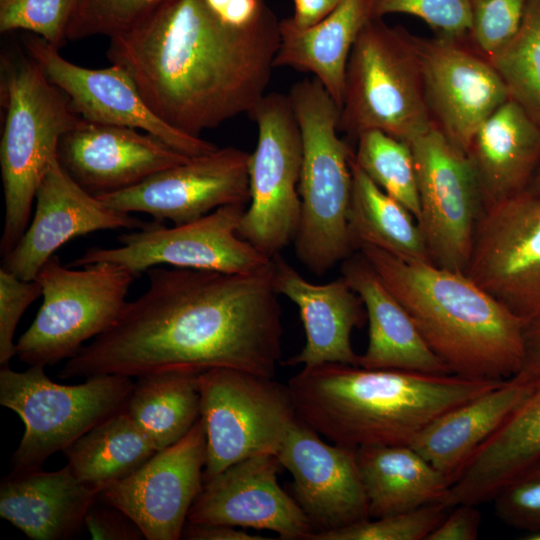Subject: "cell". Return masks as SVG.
<instances>
[{"mask_svg":"<svg viewBox=\"0 0 540 540\" xmlns=\"http://www.w3.org/2000/svg\"><path fill=\"white\" fill-rule=\"evenodd\" d=\"M149 286L68 359L62 379L232 368L274 377L282 321L272 258L250 273L152 267Z\"/></svg>","mask_w":540,"mask_h":540,"instance_id":"1","label":"cell"},{"mask_svg":"<svg viewBox=\"0 0 540 540\" xmlns=\"http://www.w3.org/2000/svg\"><path fill=\"white\" fill-rule=\"evenodd\" d=\"M280 39L272 11L239 28L205 0H162L110 37L107 57L128 73L157 117L200 137L249 115L266 95Z\"/></svg>","mask_w":540,"mask_h":540,"instance_id":"2","label":"cell"},{"mask_svg":"<svg viewBox=\"0 0 540 540\" xmlns=\"http://www.w3.org/2000/svg\"><path fill=\"white\" fill-rule=\"evenodd\" d=\"M503 382L325 363L303 367L287 385L303 423L357 449L411 445L435 418Z\"/></svg>","mask_w":540,"mask_h":540,"instance_id":"3","label":"cell"},{"mask_svg":"<svg viewBox=\"0 0 540 540\" xmlns=\"http://www.w3.org/2000/svg\"><path fill=\"white\" fill-rule=\"evenodd\" d=\"M358 251L452 374L505 381L518 373L525 323L466 273L369 245Z\"/></svg>","mask_w":540,"mask_h":540,"instance_id":"4","label":"cell"},{"mask_svg":"<svg viewBox=\"0 0 540 540\" xmlns=\"http://www.w3.org/2000/svg\"><path fill=\"white\" fill-rule=\"evenodd\" d=\"M0 96L5 112L0 142L4 257L28 227L37 188L57 157L60 138L82 118L25 50L2 54Z\"/></svg>","mask_w":540,"mask_h":540,"instance_id":"5","label":"cell"},{"mask_svg":"<svg viewBox=\"0 0 540 540\" xmlns=\"http://www.w3.org/2000/svg\"><path fill=\"white\" fill-rule=\"evenodd\" d=\"M288 96L302 138L294 249L311 273L322 276L355 252L348 229L353 151L338 134L340 107L320 81L296 82Z\"/></svg>","mask_w":540,"mask_h":540,"instance_id":"6","label":"cell"},{"mask_svg":"<svg viewBox=\"0 0 540 540\" xmlns=\"http://www.w3.org/2000/svg\"><path fill=\"white\" fill-rule=\"evenodd\" d=\"M432 126L414 35L371 18L349 56L339 132L376 129L410 143Z\"/></svg>","mask_w":540,"mask_h":540,"instance_id":"7","label":"cell"},{"mask_svg":"<svg viewBox=\"0 0 540 540\" xmlns=\"http://www.w3.org/2000/svg\"><path fill=\"white\" fill-rule=\"evenodd\" d=\"M44 369L0 370V404L18 414L25 426L12 456L14 473L42 470L50 456L125 410L134 387L131 377L112 374L63 385L52 381Z\"/></svg>","mask_w":540,"mask_h":540,"instance_id":"8","label":"cell"},{"mask_svg":"<svg viewBox=\"0 0 540 540\" xmlns=\"http://www.w3.org/2000/svg\"><path fill=\"white\" fill-rule=\"evenodd\" d=\"M137 277L109 262L73 270L53 255L37 273L43 302L16 343L18 360L46 367L75 356L85 341L115 322Z\"/></svg>","mask_w":540,"mask_h":540,"instance_id":"9","label":"cell"},{"mask_svg":"<svg viewBox=\"0 0 540 540\" xmlns=\"http://www.w3.org/2000/svg\"><path fill=\"white\" fill-rule=\"evenodd\" d=\"M198 383L207 443L203 483L243 459L276 454L298 419L288 385L273 377L214 368Z\"/></svg>","mask_w":540,"mask_h":540,"instance_id":"10","label":"cell"},{"mask_svg":"<svg viewBox=\"0 0 540 540\" xmlns=\"http://www.w3.org/2000/svg\"><path fill=\"white\" fill-rule=\"evenodd\" d=\"M248 116L258 138L249 162L250 201L238 234L272 258L293 242L299 226L302 138L288 95L266 94Z\"/></svg>","mask_w":540,"mask_h":540,"instance_id":"11","label":"cell"},{"mask_svg":"<svg viewBox=\"0 0 540 540\" xmlns=\"http://www.w3.org/2000/svg\"><path fill=\"white\" fill-rule=\"evenodd\" d=\"M246 205L217 208L192 222L165 227L154 221L145 228L118 237L115 248H90L68 267L109 262L136 276L148 269L172 267L250 273L264 268L271 258L241 238L238 229Z\"/></svg>","mask_w":540,"mask_h":540,"instance_id":"12","label":"cell"},{"mask_svg":"<svg viewBox=\"0 0 540 540\" xmlns=\"http://www.w3.org/2000/svg\"><path fill=\"white\" fill-rule=\"evenodd\" d=\"M409 144L420 200L417 223L430 261L466 273L476 226L484 210L471 161L434 125Z\"/></svg>","mask_w":540,"mask_h":540,"instance_id":"13","label":"cell"},{"mask_svg":"<svg viewBox=\"0 0 540 540\" xmlns=\"http://www.w3.org/2000/svg\"><path fill=\"white\" fill-rule=\"evenodd\" d=\"M466 274L525 325L540 317V196L482 211Z\"/></svg>","mask_w":540,"mask_h":540,"instance_id":"14","label":"cell"},{"mask_svg":"<svg viewBox=\"0 0 540 540\" xmlns=\"http://www.w3.org/2000/svg\"><path fill=\"white\" fill-rule=\"evenodd\" d=\"M250 155L233 146L217 148L97 198L123 212L149 214L157 222H192L219 207L249 203Z\"/></svg>","mask_w":540,"mask_h":540,"instance_id":"15","label":"cell"},{"mask_svg":"<svg viewBox=\"0 0 540 540\" xmlns=\"http://www.w3.org/2000/svg\"><path fill=\"white\" fill-rule=\"evenodd\" d=\"M206 433L199 418L189 432L99 498L124 512L148 540H178L203 485Z\"/></svg>","mask_w":540,"mask_h":540,"instance_id":"16","label":"cell"},{"mask_svg":"<svg viewBox=\"0 0 540 540\" xmlns=\"http://www.w3.org/2000/svg\"><path fill=\"white\" fill-rule=\"evenodd\" d=\"M414 41L433 125L467 152L482 123L510 99L507 87L470 39Z\"/></svg>","mask_w":540,"mask_h":540,"instance_id":"17","label":"cell"},{"mask_svg":"<svg viewBox=\"0 0 540 540\" xmlns=\"http://www.w3.org/2000/svg\"><path fill=\"white\" fill-rule=\"evenodd\" d=\"M22 45L44 75L65 93L72 109L83 120L150 133L190 157L218 148L201 137L175 129L157 117L121 67L114 64L102 69L79 66L65 59L60 49L37 35L25 37Z\"/></svg>","mask_w":540,"mask_h":540,"instance_id":"18","label":"cell"},{"mask_svg":"<svg viewBox=\"0 0 540 540\" xmlns=\"http://www.w3.org/2000/svg\"><path fill=\"white\" fill-rule=\"evenodd\" d=\"M274 453H260L203 483L188 514L190 523L269 530L280 539H306L315 532L295 498L278 483Z\"/></svg>","mask_w":540,"mask_h":540,"instance_id":"19","label":"cell"},{"mask_svg":"<svg viewBox=\"0 0 540 540\" xmlns=\"http://www.w3.org/2000/svg\"><path fill=\"white\" fill-rule=\"evenodd\" d=\"M276 455L292 475L294 498L315 532L370 518L356 449L324 442L298 418Z\"/></svg>","mask_w":540,"mask_h":540,"instance_id":"20","label":"cell"},{"mask_svg":"<svg viewBox=\"0 0 540 540\" xmlns=\"http://www.w3.org/2000/svg\"><path fill=\"white\" fill-rule=\"evenodd\" d=\"M30 225L2 267L21 280H35L57 249L73 238L101 230H138L149 223L117 210L80 187L60 166L57 157L42 178Z\"/></svg>","mask_w":540,"mask_h":540,"instance_id":"21","label":"cell"},{"mask_svg":"<svg viewBox=\"0 0 540 540\" xmlns=\"http://www.w3.org/2000/svg\"><path fill=\"white\" fill-rule=\"evenodd\" d=\"M189 158L150 133L83 119L57 147L60 166L95 197L133 187Z\"/></svg>","mask_w":540,"mask_h":540,"instance_id":"22","label":"cell"},{"mask_svg":"<svg viewBox=\"0 0 540 540\" xmlns=\"http://www.w3.org/2000/svg\"><path fill=\"white\" fill-rule=\"evenodd\" d=\"M273 286L297 305L306 334L302 350L283 365L311 367L325 363L358 365L352 347L354 328L367 316L360 296L342 277L315 284L302 277L280 254L272 257Z\"/></svg>","mask_w":540,"mask_h":540,"instance_id":"23","label":"cell"},{"mask_svg":"<svg viewBox=\"0 0 540 540\" xmlns=\"http://www.w3.org/2000/svg\"><path fill=\"white\" fill-rule=\"evenodd\" d=\"M341 276L360 296L369 340L358 366L429 374H452L424 341L412 318L358 251L341 262Z\"/></svg>","mask_w":540,"mask_h":540,"instance_id":"24","label":"cell"},{"mask_svg":"<svg viewBox=\"0 0 540 540\" xmlns=\"http://www.w3.org/2000/svg\"><path fill=\"white\" fill-rule=\"evenodd\" d=\"M466 153L489 208L528 189L540 167V125L510 98L482 123Z\"/></svg>","mask_w":540,"mask_h":540,"instance_id":"25","label":"cell"},{"mask_svg":"<svg viewBox=\"0 0 540 540\" xmlns=\"http://www.w3.org/2000/svg\"><path fill=\"white\" fill-rule=\"evenodd\" d=\"M100 493L68 465L53 471L11 472L0 485V516L33 540L76 535Z\"/></svg>","mask_w":540,"mask_h":540,"instance_id":"26","label":"cell"},{"mask_svg":"<svg viewBox=\"0 0 540 540\" xmlns=\"http://www.w3.org/2000/svg\"><path fill=\"white\" fill-rule=\"evenodd\" d=\"M536 384L510 378L435 418L410 446L451 484L472 454L529 396Z\"/></svg>","mask_w":540,"mask_h":540,"instance_id":"27","label":"cell"},{"mask_svg":"<svg viewBox=\"0 0 540 540\" xmlns=\"http://www.w3.org/2000/svg\"><path fill=\"white\" fill-rule=\"evenodd\" d=\"M371 18L372 0H342L331 14L307 29L295 28L288 18L281 20L274 68L310 72L341 108L349 56Z\"/></svg>","mask_w":540,"mask_h":540,"instance_id":"28","label":"cell"},{"mask_svg":"<svg viewBox=\"0 0 540 540\" xmlns=\"http://www.w3.org/2000/svg\"><path fill=\"white\" fill-rule=\"evenodd\" d=\"M357 464L370 518L440 502L448 479L410 445H375L356 449Z\"/></svg>","mask_w":540,"mask_h":540,"instance_id":"29","label":"cell"},{"mask_svg":"<svg viewBox=\"0 0 540 540\" xmlns=\"http://www.w3.org/2000/svg\"><path fill=\"white\" fill-rule=\"evenodd\" d=\"M348 229L354 251L369 245L406 260L431 262L412 213L383 191L351 156Z\"/></svg>","mask_w":540,"mask_h":540,"instance_id":"30","label":"cell"},{"mask_svg":"<svg viewBox=\"0 0 540 540\" xmlns=\"http://www.w3.org/2000/svg\"><path fill=\"white\" fill-rule=\"evenodd\" d=\"M157 451L123 410L91 429L64 453L74 476L101 493L136 471Z\"/></svg>","mask_w":540,"mask_h":540,"instance_id":"31","label":"cell"},{"mask_svg":"<svg viewBox=\"0 0 540 540\" xmlns=\"http://www.w3.org/2000/svg\"><path fill=\"white\" fill-rule=\"evenodd\" d=\"M199 374L166 371L134 383L125 411L158 451L183 438L200 418Z\"/></svg>","mask_w":540,"mask_h":540,"instance_id":"32","label":"cell"},{"mask_svg":"<svg viewBox=\"0 0 540 540\" xmlns=\"http://www.w3.org/2000/svg\"><path fill=\"white\" fill-rule=\"evenodd\" d=\"M475 458L484 475L497 485H505L540 462V381L478 448Z\"/></svg>","mask_w":540,"mask_h":540,"instance_id":"33","label":"cell"},{"mask_svg":"<svg viewBox=\"0 0 540 540\" xmlns=\"http://www.w3.org/2000/svg\"><path fill=\"white\" fill-rule=\"evenodd\" d=\"M488 60L510 98L540 125V0H527L518 31Z\"/></svg>","mask_w":540,"mask_h":540,"instance_id":"34","label":"cell"},{"mask_svg":"<svg viewBox=\"0 0 540 540\" xmlns=\"http://www.w3.org/2000/svg\"><path fill=\"white\" fill-rule=\"evenodd\" d=\"M354 159L388 195L415 217L420 215L417 174L411 146L383 131L370 129L357 138Z\"/></svg>","mask_w":540,"mask_h":540,"instance_id":"35","label":"cell"},{"mask_svg":"<svg viewBox=\"0 0 540 540\" xmlns=\"http://www.w3.org/2000/svg\"><path fill=\"white\" fill-rule=\"evenodd\" d=\"M449 510L440 502L430 503L336 530L314 532L308 540H427Z\"/></svg>","mask_w":540,"mask_h":540,"instance_id":"36","label":"cell"},{"mask_svg":"<svg viewBox=\"0 0 540 540\" xmlns=\"http://www.w3.org/2000/svg\"><path fill=\"white\" fill-rule=\"evenodd\" d=\"M81 0H0V31H31L60 49Z\"/></svg>","mask_w":540,"mask_h":540,"instance_id":"37","label":"cell"},{"mask_svg":"<svg viewBox=\"0 0 540 540\" xmlns=\"http://www.w3.org/2000/svg\"><path fill=\"white\" fill-rule=\"evenodd\" d=\"M162 0H81L67 30V40L96 35L109 38L129 28Z\"/></svg>","mask_w":540,"mask_h":540,"instance_id":"38","label":"cell"},{"mask_svg":"<svg viewBox=\"0 0 540 540\" xmlns=\"http://www.w3.org/2000/svg\"><path fill=\"white\" fill-rule=\"evenodd\" d=\"M468 3L470 41L489 59L518 31L527 0H468Z\"/></svg>","mask_w":540,"mask_h":540,"instance_id":"39","label":"cell"},{"mask_svg":"<svg viewBox=\"0 0 540 540\" xmlns=\"http://www.w3.org/2000/svg\"><path fill=\"white\" fill-rule=\"evenodd\" d=\"M402 13L426 22L435 36L470 39V10L468 0H372V15Z\"/></svg>","mask_w":540,"mask_h":540,"instance_id":"40","label":"cell"},{"mask_svg":"<svg viewBox=\"0 0 540 540\" xmlns=\"http://www.w3.org/2000/svg\"><path fill=\"white\" fill-rule=\"evenodd\" d=\"M496 515L510 527L540 530V462L508 482L493 498Z\"/></svg>","mask_w":540,"mask_h":540,"instance_id":"41","label":"cell"},{"mask_svg":"<svg viewBox=\"0 0 540 540\" xmlns=\"http://www.w3.org/2000/svg\"><path fill=\"white\" fill-rule=\"evenodd\" d=\"M40 296L42 288L35 280H21L7 270L0 269V365L9 366L16 356L13 342L17 325L26 309Z\"/></svg>","mask_w":540,"mask_h":540,"instance_id":"42","label":"cell"},{"mask_svg":"<svg viewBox=\"0 0 540 540\" xmlns=\"http://www.w3.org/2000/svg\"><path fill=\"white\" fill-rule=\"evenodd\" d=\"M99 499V498H98ZM88 511L85 527L94 540H140V528L120 509L105 502L97 503Z\"/></svg>","mask_w":540,"mask_h":540,"instance_id":"43","label":"cell"},{"mask_svg":"<svg viewBox=\"0 0 540 540\" xmlns=\"http://www.w3.org/2000/svg\"><path fill=\"white\" fill-rule=\"evenodd\" d=\"M477 506L463 503L450 508L427 540H476L482 521Z\"/></svg>","mask_w":540,"mask_h":540,"instance_id":"44","label":"cell"},{"mask_svg":"<svg viewBox=\"0 0 540 540\" xmlns=\"http://www.w3.org/2000/svg\"><path fill=\"white\" fill-rule=\"evenodd\" d=\"M226 24L246 28L257 24L271 9L263 0H205Z\"/></svg>","mask_w":540,"mask_h":540,"instance_id":"45","label":"cell"},{"mask_svg":"<svg viewBox=\"0 0 540 540\" xmlns=\"http://www.w3.org/2000/svg\"><path fill=\"white\" fill-rule=\"evenodd\" d=\"M525 354L522 366L512 378L525 383L540 381V317L525 326Z\"/></svg>","mask_w":540,"mask_h":540,"instance_id":"46","label":"cell"},{"mask_svg":"<svg viewBox=\"0 0 540 540\" xmlns=\"http://www.w3.org/2000/svg\"><path fill=\"white\" fill-rule=\"evenodd\" d=\"M187 540H267L268 538L252 535L242 528L223 524H199L187 522L182 533Z\"/></svg>","mask_w":540,"mask_h":540,"instance_id":"47","label":"cell"},{"mask_svg":"<svg viewBox=\"0 0 540 540\" xmlns=\"http://www.w3.org/2000/svg\"><path fill=\"white\" fill-rule=\"evenodd\" d=\"M294 13L288 18L297 29L310 28L331 14L342 0H293Z\"/></svg>","mask_w":540,"mask_h":540,"instance_id":"48","label":"cell"},{"mask_svg":"<svg viewBox=\"0 0 540 540\" xmlns=\"http://www.w3.org/2000/svg\"><path fill=\"white\" fill-rule=\"evenodd\" d=\"M526 192L532 195L540 196V167L536 172L534 178L532 179Z\"/></svg>","mask_w":540,"mask_h":540,"instance_id":"49","label":"cell"},{"mask_svg":"<svg viewBox=\"0 0 540 540\" xmlns=\"http://www.w3.org/2000/svg\"><path fill=\"white\" fill-rule=\"evenodd\" d=\"M527 540H540V530L529 531L526 534Z\"/></svg>","mask_w":540,"mask_h":540,"instance_id":"50","label":"cell"}]
</instances>
